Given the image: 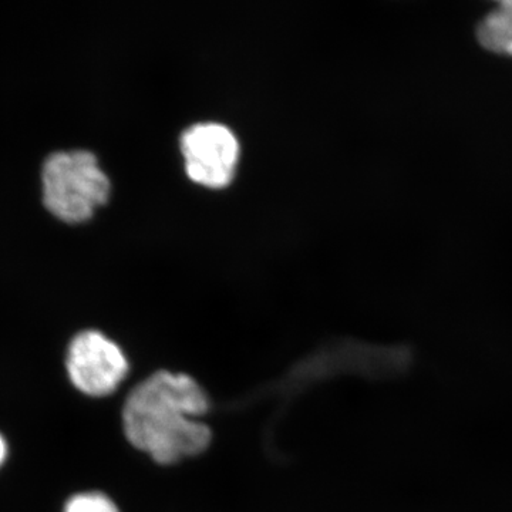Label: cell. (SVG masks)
I'll list each match as a JSON object with an SVG mask.
<instances>
[{
    "label": "cell",
    "instance_id": "cell-5",
    "mask_svg": "<svg viewBox=\"0 0 512 512\" xmlns=\"http://www.w3.org/2000/svg\"><path fill=\"white\" fill-rule=\"evenodd\" d=\"M477 39L490 52L512 56V0L498 3L485 15L478 25Z\"/></svg>",
    "mask_w": 512,
    "mask_h": 512
},
{
    "label": "cell",
    "instance_id": "cell-2",
    "mask_svg": "<svg viewBox=\"0 0 512 512\" xmlns=\"http://www.w3.org/2000/svg\"><path fill=\"white\" fill-rule=\"evenodd\" d=\"M42 181L45 207L69 224L89 220L110 197V178L87 150L52 154L43 167Z\"/></svg>",
    "mask_w": 512,
    "mask_h": 512
},
{
    "label": "cell",
    "instance_id": "cell-3",
    "mask_svg": "<svg viewBox=\"0 0 512 512\" xmlns=\"http://www.w3.org/2000/svg\"><path fill=\"white\" fill-rule=\"evenodd\" d=\"M185 171L194 183L221 188L231 183L239 161L237 134L218 121H200L180 137Z\"/></svg>",
    "mask_w": 512,
    "mask_h": 512
},
{
    "label": "cell",
    "instance_id": "cell-1",
    "mask_svg": "<svg viewBox=\"0 0 512 512\" xmlns=\"http://www.w3.org/2000/svg\"><path fill=\"white\" fill-rule=\"evenodd\" d=\"M208 409L207 393L191 376L161 370L128 394L124 433L156 463L174 464L210 446V427L197 420Z\"/></svg>",
    "mask_w": 512,
    "mask_h": 512
},
{
    "label": "cell",
    "instance_id": "cell-6",
    "mask_svg": "<svg viewBox=\"0 0 512 512\" xmlns=\"http://www.w3.org/2000/svg\"><path fill=\"white\" fill-rule=\"evenodd\" d=\"M63 512H120L107 495L90 491L73 495L64 505Z\"/></svg>",
    "mask_w": 512,
    "mask_h": 512
},
{
    "label": "cell",
    "instance_id": "cell-7",
    "mask_svg": "<svg viewBox=\"0 0 512 512\" xmlns=\"http://www.w3.org/2000/svg\"><path fill=\"white\" fill-rule=\"evenodd\" d=\"M8 458V443H6L5 437L0 434V467L5 463Z\"/></svg>",
    "mask_w": 512,
    "mask_h": 512
},
{
    "label": "cell",
    "instance_id": "cell-4",
    "mask_svg": "<svg viewBox=\"0 0 512 512\" xmlns=\"http://www.w3.org/2000/svg\"><path fill=\"white\" fill-rule=\"evenodd\" d=\"M66 367L73 386L92 397L116 392L128 373L123 350L99 330H84L74 336Z\"/></svg>",
    "mask_w": 512,
    "mask_h": 512
}]
</instances>
